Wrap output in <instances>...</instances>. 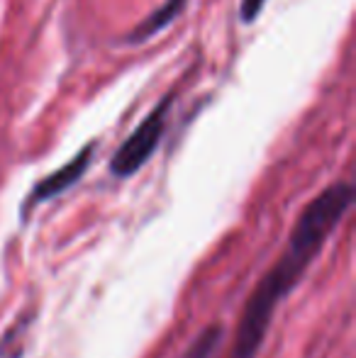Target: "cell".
Masks as SVG:
<instances>
[{"label": "cell", "instance_id": "5", "mask_svg": "<svg viewBox=\"0 0 356 358\" xmlns=\"http://www.w3.org/2000/svg\"><path fill=\"white\" fill-rule=\"evenodd\" d=\"M225 341V329L220 324H210L190 341V346L185 349V354L180 358H215Z\"/></svg>", "mask_w": 356, "mask_h": 358}, {"label": "cell", "instance_id": "3", "mask_svg": "<svg viewBox=\"0 0 356 358\" xmlns=\"http://www.w3.org/2000/svg\"><path fill=\"white\" fill-rule=\"evenodd\" d=\"M93 154H95V144H86L69 164H64L62 169H57L54 173H49L47 178L39 180L32 188V193H29V200L24 203V208L29 210V208H34V205L47 203V200H54L62 193H66V190H71L90 169Z\"/></svg>", "mask_w": 356, "mask_h": 358}, {"label": "cell", "instance_id": "4", "mask_svg": "<svg viewBox=\"0 0 356 358\" xmlns=\"http://www.w3.org/2000/svg\"><path fill=\"white\" fill-rule=\"evenodd\" d=\"M185 3H188V0H166V3H162L147 20H142V22L127 34V44H142V42H147L149 37L159 34L164 27H169V24L176 20V15L185 8Z\"/></svg>", "mask_w": 356, "mask_h": 358}, {"label": "cell", "instance_id": "6", "mask_svg": "<svg viewBox=\"0 0 356 358\" xmlns=\"http://www.w3.org/2000/svg\"><path fill=\"white\" fill-rule=\"evenodd\" d=\"M264 5H266V0H242V5H239V13H242V22L252 24L254 20L262 15Z\"/></svg>", "mask_w": 356, "mask_h": 358}, {"label": "cell", "instance_id": "2", "mask_svg": "<svg viewBox=\"0 0 356 358\" xmlns=\"http://www.w3.org/2000/svg\"><path fill=\"white\" fill-rule=\"evenodd\" d=\"M173 105V93L166 95L147 117L142 120L137 129L118 146V151L110 159V173L115 178H132L139 169L149 164L154 154H157L159 144H162L164 129L169 122V113Z\"/></svg>", "mask_w": 356, "mask_h": 358}, {"label": "cell", "instance_id": "1", "mask_svg": "<svg viewBox=\"0 0 356 358\" xmlns=\"http://www.w3.org/2000/svg\"><path fill=\"white\" fill-rule=\"evenodd\" d=\"M354 205V185L349 180H337L327 185L318 198H313L300 217L280 251L278 261L266 271L252 295L244 302L234 341L227 358H257L266 334L273 324L276 310L280 302L298 287L300 278L308 273L313 261L325 249L327 239L334 234L342 220Z\"/></svg>", "mask_w": 356, "mask_h": 358}]
</instances>
